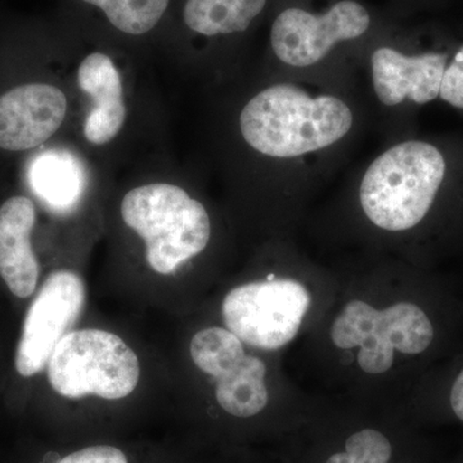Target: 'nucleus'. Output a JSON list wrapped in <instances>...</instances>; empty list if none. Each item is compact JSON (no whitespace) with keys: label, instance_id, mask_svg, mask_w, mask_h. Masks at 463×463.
<instances>
[{"label":"nucleus","instance_id":"obj_3","mask_svg":"<svg viewBox=\"0 0 463 463\" xmlns=\"http://www.w3.org/2000/svg\"><path fill=\"white\" fill-rule=\"evenodd\" d=\"M446 175V161L430 143L411 141L371 164L359 190L365 216L389 232L412 230L430 212Z\"/></svg>","mask_w":463,"mask_h":463},{"label":"nucleus","instance_id":"obj_2","mask_svg":"<svg viewBox=\"0 0 463 463\" xmlns=\"http://www.w3.org/2000/svg\"><path fill=\"white\" fill-rule=\"evenodd\" d=\"M120 213L125 225L145 243L149 268L161 276L199 257L212 239L205 206L174 183L132 188L121 200Z\"/></svg>","mask_w":463,"mask_h":463},{"label":"nucleus","instance_id":"obj_15","mask_svg":"<svg viewBox=\"0 0 463 463\" xmlns=\"http://www.w3.org/2000/svg\"><path fill=\"white\" fill-rule=\"evenodd\" d=\"M268 0H176L165 35L222 38L248 32Z\"/></svg>","mask_w":463,"mask_h":463},{"label":"nucleus","instance_id":"obj_12","mask_svg":"<svg viewBox=\"0 0 463 463\" xmlns=\"http://www.w3.org/2000/svg\"><path fill=\"white\" fill-rule=\"evenodd\" d=\"M373 88L385 106H397L405 99L423 105L440 94L447 56L425 53L404 56L392 48H380L373 60Z\"/></svg>","mask_w":463,"mask_h":463},{"label":"nucleus","instance_id":"obj_9","mask_svg":"<svg viewBox=\"0 0 463 463\" xmlns=\"http://www.w3.org/2000/svg\"><path fill=\"white\" fill-rule=\"evenodd\" d=\"M85 306L83 279L71 270H56L43 283L29 307L16 353V370L33 377L47 367L58 343L78 322Z\"/></svg>","mask_w":463,"mask_h":463},{"label":"nucleus","instance_id":"obj_16","mask_svg":"<svg viewBox=\"0 0 463 463\" xmlns=\"http://www.w3.org/2000/svg\"><path fill=\"white\" fill-rule=\"evenodd\" d=\"M30 187L52 209L69 210L81 194V175L69 155L57 151L43 152L29 166Z\"/></svg>","mask_w":463,"mask_h":463},{"label":"nucleus","instance_id":"obj_13","mask_svg":"<svg viewBox=\"0 0 463 463\" xmlns=\"http://www.w3.org/2000/svg\"><path fill=\"white\" fill-rule=\"evenodd\" d=\"M36 206L25 194L8 197L0 205V277L14 297H32L38 286V258L33 249Z\"/></svg>","mask_w":463,"mask_h":463},{"label":"nucleus","instance_id":"obj_20","mask_svg":"<svg viewBox=\"0 0 463 463\" xmlns=\"http://www.w3.org/2000/svg\"><path fill=\"white\" fill-rule=\"evenodd\" d=\"M448 402L453 414L463 422V365L453 377L448 392Z\"/></svg>","mask_w":463,"mask_h":463},{"label":"nucleus","instance_id":"obj_10","mask_svg":"<svg viewBox=\"0 0 463 463\" xmlns=\"http://www.w3.org/2000/svg\"><path fill=\"white\" fill-rule=\"evenodd\" d=\"M370 25L367 9L353 0H341L323 14L288 8L274 20L270 44L286 65L307 67L327 56L337 43L364 35Z\"/></svg>","mask_w":463,"mask_h":463},{"label":"nucleus","instance_id":"obj_18","mask_svg":"<svg viewBox=\"0 0 463 463\" xmlns=\"http://www.w3.org/2000/svg\"><path fill=\"white\" fill-rule=\"evenodd\" d=\"M439 96L453 108L463 109V47L446 67Z\"/></svg>","mask_w":463,"mask_h":463},{"label":"nucleus","instance_id":"obj_19","mask_svg":"<svg viewBox=\"0 0 463 463\" xmlns=\"http://www.w3.org/2000/svg\"><path fill=\"white\" fill-rule=\"evenodd\" d=\"M57 463H128V458L118 448L93 446L70 453Z\"/></svg>","mask_w":463,"mask_h":463},{"label":"nucleus","instance_id":"obj_5","mask_svg":"<svg viewBox=\"0 0 463 463\" xmlns=\"http://www.w3.org/2000/svg\"><path fill=\"white\" fill-rule=\"evenodd\" d=\"M48 380L61 397L118 401L133 394L141 380V362L118 335L97 328L70 331L47 365Z\"/></svg>","mask_w":463,"mask_h":463},{"label":"nucleus","instance_id":"obj_7","mask_svg":"<svg viewBox=\"0 0 463 463\" xmlns=\"http://www.w3.org/2000/svg\"><path fill=\"white\" fill-rule=\"evenodd\" d=\"M190 354L201 373L215 381V399L224 412L250 419L267 407V365L249 354L233 332L223 327L203 328L192 337Z\"/></svg>","mask_w":463,"mask_h":463},{"label":"nucleus","instance_id":"obj_1","mask_svg":"<svg viewBox=\"0 0 463 463\" xmlns=\"http://www.w3.org/2000/svg\"><path fill=\"white\" fill-rule=\"evenodd\" d=\"M353 115L332 96L313 99L292 84H276L246 103L241 136L265 156L289 158L330 147L349 133Z\"/></svg>","mask_w":463,"mask_h":463},{"label":"nucleus","instance_id":"obj_4","mask_svg":"<svg viewBox=\"0 0 463 463\" xmlns=\"http://www.w3.org/2000/svg\"><path fill=\"white\" fill-rule=\"evenodd\" d=\"M331 341L341 350L356 349V364L364 373H388L395 354L420 356L437 340V326L425 307L398 301L377 309L362 300L344 306L332 323Z\"/></svg>","mask_w":463,"mask_h":463},{"label":"nucleus","instance_id":"obj_11","mask_svg":"<svg viewBox=\"0 0 463 463\" xmlns=\"http://www.w3.org/2000/svg\"><path fill=\"white\" fill-rule=\"evenodd\" d=\"M79 88L90 99L84 138L93 146L114 142L127 121L123 78L115 61L103 51L85 54L76 72Z\"/></svg>","mask_w":463,"mask_h":463},{"label":"nucleus","instance_id":"obj_6","mask_svg":"<svg viewBox=\"0 0 463 463\" xmlns=\"http://www.w3.org/2000/svg\"><path fill=\"white\" fill-rule=\"evenodd\" d=\"M312 306L309 289L288 279L243 283L231 289L222 303L225 328L246 345L279 350L288 345Z\"/></svg>","mask_w":463,"mask_h":463},{"label":"nucleus","instance_id":"obj_8","mask_svg":"<svg viewBox=\"0 0 463 463\" xmlns=\"http://www.w3.org/2000/svg\"><path fill=\"white\" fill-rule=\"evenodd\" d=\"M69 114L66 91L41 76L26 75L0 88V151L29 154L51 141Z\"/></svg>","mask_w":463,"mask_h":463},{"label":"nucleus","instance_id":"obj_14","mask_svg":"<svg viewBox=\"0 0 463 463\" xmlns=\"http://www.w3.org/2000/svg\"><path fill=\"white\" fill-rule=\"evenodd\" d=\"M88 25L129 41L165 33L176 0H67Z\"/></svg>","mask_w":463,"mask_h":463},{"label":"nucleus","instance_id":"obj_17","mask_svg":"<svg viewBox=\"0 0 463 463\" xmlns=\"http://www.w3.org/2000/svg\"><path fill=\"white\" fill-rule=\"evenodd\" d=\"M392 448L383 432L364 429L347 438L345 450L331 456L326 463H388Z\"/></svg>","mask_w":463,"mask_h":463}]
</instances>
